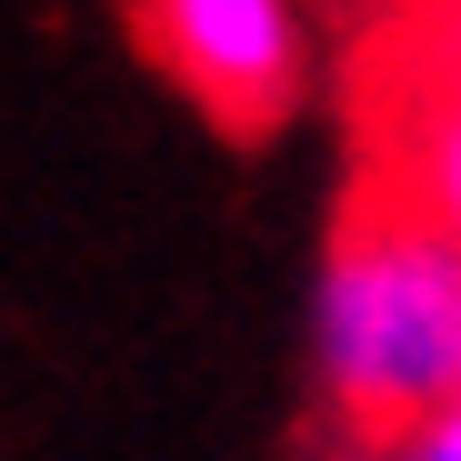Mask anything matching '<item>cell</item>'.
<instances>
[{
	"instance_id": "1",
	"label": "cell",
	"mask_w": 461,
	"mask_h": 461,
	"mask_svg": "<svg viewBox=\"0 0 461 461\" xmlns=\"http://www.w3.org/2000/svg\"><path fill=\"white\" fill-rule=\"evenodd\" d=\"M321 381L371 451L461 402V251L381 181L341 211L321 271Z\"/></svg>"
},
{
	"instance_id": "4",
	"label": "cell",
	"mask_w": 461,
	"mask_h": 461,
	"mask_svg": "<svg viewBox=\"0 0 461 461\" xmlns=\"http://www.w3.org/2000/svg\"><path fill=\"white\" fill-rule=\"evenodd\" d=\"M421 81H441L461 101V0H431V60H421Z\"/></svg>"
},
{
	"instance_id": "2",
	"label": "cell",
	"mask_w": 461,
	"mask_h": 461,
	"mask_svg": "<svg viewBox=\"0 0 461 461\" xmlns=\"http://www.w3.org/2000/svg\"><path fill=\"white\" fill-rule=\"evenodd\" d=\"M131 41L191 91L230 140H271L301 101V21L291 0H121Z\"/></svg>"
},
{
	"instance_id": "5",
	"label": "cell",
	"mask_w": 461,
	"mask_h": 461,
	"mask_svg": "<svg viewBox=\"0 0 461 461\" xmlns=\"http://www.w3.org/2000/svg\"><path fill=\"white\" fill-rule=\"evenodd\" d=\"M381 461H461V402H451V411H431L421 431H402Z\"/></svg>"
},
{
	"instance_id": "3",
	"label": "cell",
	"mask_w": 461,
	"mask_h": 461,
	"mask_svg": "<svg viewBox=\"0 0 461 461\" xmlns=\"http://www.w3.org/2000/svg\"><path fill=\"white\" fill-rule=\"evenodd\" d=\"M361 181H381L392 201H411L461 251V101L441 81H421V70H392V81H381V121H371Z\"/></svg>"
}]
</instances>
